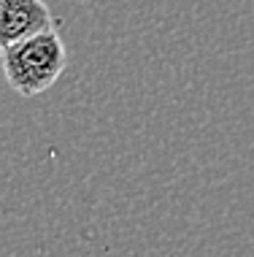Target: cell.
<instances>
[{"label":"cell","instance_id":"cell-2","mask_svg":"<svg viewBox=\"0 0 254 257\" xmlns=\"http://www.w3.org/2000/svg\"><path fill=\"white\" fill-rule=\"evenodd\" d=\"M49 27L54 17L44 0H0V49Z\"/></svg>","mask_w":254,"mask_h":257},{"label":"cell","instance_id":"cell-1","mask_svg":"<svg viewBox=\"0 0 254 257\" xmlns=\"http://www.w3.org/2000/svg\"><path fill=\"white\" fill-rule=\"evenodd\" d=\"M0 65L14 92L22 98H38L60 81L68 65V49L60 33L49 27L0 49Z\"/></svg>","mask_w":254,"mask_h":257}]
</instances>
